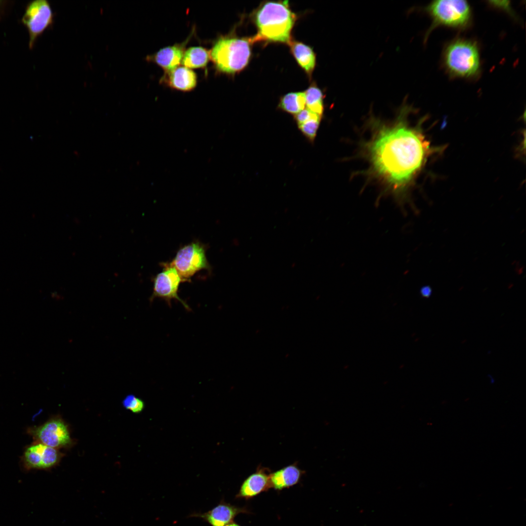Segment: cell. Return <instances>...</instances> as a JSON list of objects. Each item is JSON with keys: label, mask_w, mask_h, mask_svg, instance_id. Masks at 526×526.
<instances>
[{"label": "cell", "mask_w": 526, "mask_h": 526, "mask_svg": "<svg viewBox=\"0 0 526 526\" xmlns=\"http://www.w3.org/2000/svg\"><path fill=\"white\" fill-rule=\"evenodd\" d=\"M306 105L304 92H292L282 96L279 106L284 112L296 114L304 109Z\"/></svg>", "instance_id": "ac0fdd59"}, {"label": "cell", "mask_w": 526, "mask_h": 526, "mask_svg": "<svg viewBox=\"0 0 526 526\" xmlns=\"http://www.w3.org/2000/svg\"><path fill=\"white\" fill-rule=\"evenodd\" d=\"M270 473L265 468L258 469L243 482L236 498L248 499L272 488Z\"/></svg>", "instance_id": "7c38bea8"}, {"label": "cell", "mask_w": 526, "mask_h": 526, "mask_svg": "<svg viewBox=\"0 0 526 526\" xmlns=\"http://www.w3.org/2000/svg\"><path fill=\"white\" fill-rule=\"evenodd\" d=\"M317 117H321V116L306 108L296 114L295 120L299 125L310 119Z\"/></svg>", "instance_id": "7402d4cb"}, {"label": "cell", "mask_w": 526, "mask_h": 526, "mask_svg": "<svg viewBox=\"0 0 526 526\" xmlns=\"http://www.w3.org/2000/svg\"><path fill=\"white\" fill-rule=\"evenodd\" d=\"M123 406L133 413H139L144 408V403L141 399L134 395H127L123 401Z\"/></svg>", "instance_id": "44dd1931"}, {"label": "cell", "mask_w": 526, "mask_h": 526, "mask_svg": "<svg viewBox=\"0 0 526 526\" xmlns=\"http://www.w3.org/2000/svg\"><path fill=\"white\" fill-rule=\"evenodd\" d=\"M6 2H7L6 1L0 0V17L3 14V12H4L5 8L7 5Z\"/></svg>", "instance_id": "cb8c5ba5"}, {"label": "cell", "mask_w": 526, "mask_h": 526, "mask_svg": "<svg viewBox=\"0 0 526 526\" xmlns=\"http://www.w3.org/2000/svg\"><path fill=\"white\" fill-rule=\"evenodd\" d=\"M320 119L321 117L313 118L298 125L301 132L310 141L315 138Z\"/></svg>", "instance_id": "ffe728a7"}, {"label": "cell", "mask_w": 526, "mask_h": 526, "mask_svg": "<svg viewBox=\"0 0 526 526\" xmlns=\"http://www.w3.org/2000/svg\"><path fill=\"white\" fill-rule=\"evenodd\" d=\"M169 263L176 269L184 282L190 281L196 273L210 268L206 246L199 242H193L180 248Z\"/></svg>", "instance_id": "8992f818"}, {"label": "cell", "mask_w": 526, "mask_h": 526, "mask_svg": "<svg viewBox=\"0 0 526 526\" xmlns=\"http://www.w3.org/2000/svg\"><path fill=\"white\" fill-rule=\"evenodd\" d=\"M187 41V40L182 43L163 48L146 58L156 63L166 72L171 71L178 67L182 62Z\"/></svg>", "instance_id": "4fadbf2b"}, {"label": "cell", "mask_w": 526, "mask_h": 526, "mask_svg": "<svg viewBox=\"0 0 526 526\" xmlns=\"http://www.w3.org/2000/svg\"><path fill=\"white\" fill-rule=\"evenodd\" d=\"M258 41L288 43L296 20L288 1H266L261 4L253 14Z\"/></svg>", "instance_id": "7a4b0ae2"}, {"label": "cell", "mask_w": 526, "mask_h": 526, "mask_svg": "<svg viewBox=\"0 0 526 526\" xmlns=\"http://www.w3.org/2000/svg\"><path fill=\"white\" fill-rule=\"evenodd\" d=\"M162 81L168 86L182 91H190L197 83L196 74L185 66H178L175 69L166 72Z\"/></svg>", "instance_id": "5bb4252c"}, {"label": "cell", "mask_w": 526, "mask_h": 526, "mask_svg": "<svg viewBox=\"0 0 526 526\" xmlns=\"http://www.w3.org/2000/svg\"><path fill=\"white\" fill-rule=\"evenodd\" d=\"M225 526H241L239 524H237L235 522H232Z\"/></svg>", "instance_id": "d4e9b609"}, {"label": "cell", "mask_w": 526, "mask_h": 526, "mask_svg": "<svg viewBox=\"0 0 526 526\" xmlns=\"http://www.w3.org/2000/svg\"><path fill=\"white\" fill-rule=\"evenodd\" d=\"M288 44L298 64L310 76L316 63V55L312 48L296 40H291Z\"/></svg>", "instance_id": "2e32d148"}, {"label": "cell", "mask_w": 526, "mask_h": 526, "mask_svg": "<svg viewBox=\"0 0 526 526\" xmlns=\"http://www.w3.org/2000/svg\"><path fill=\"white\" fill-rule=\"evenodd\" d=\"M432 290L429 286H425L421 289V295L425 298L429 297L432 294Z\"/></svg>", "instance_id": "603a6c76"}, {"label": "cell", "mask_w": 526, "mask_h": 526, "mask_svg": "<svg viewBox=\"0 0 526 526\" xmlns=\"http://www.w3.org/2000/svg\"><path fill=\"white\" fill-rule=\"evenodd\" d=\"M443 63L452 77L472 79L481 71L480 57L477 43L470 39L456 38L445 47Z\"/></svg>", "instance_id": "277c9868"}, {"label": "cell", "mask_w": 526, "mask_h": 526, "mask_svg": "<svg viewBox=\"0 0 526 526\" xmlns=\"http://www.w3.org/2000/svg\"><path fill=\"white\" fill-rule=\"evenodd\" d=\"M162 270L153 279L152 294L150 298L152 301L155 298H159L166 301L169 306L172 300H177L188 310H190L188 305L184 302L178 294L180 284L184 282L176 269L169 263L161 264Z\"/></svg>", "instance_id": "ba28073f"}, {"label": "cell", "mask_w": 526, "mask_h": 526, "mask_svg": "<svg viewBox=\"0 0 526 526\" xmlns=\"http://www.w3.org/2000/svg\"><path fill=\"white\" fill-rule=\"evenodd\" d=\"M303 472L296 464H293L271 473L272 488L280 490L292 487L299 482Z\"/></svg>", "instance_id": "9a60e30c"}, {"label": "cell", "mask_w": 526, "mask_h": 526, "mask_svg": "<svg viewBox=\"0 0 526 526\" xmlns=\"http://www.w3.org/2000/svg\"><path fill=\"white\" fill-rule=\"evenodd\" d=\"M307 108L322 116L323 112V94L315 84L311 85L304 92Z\"/></svg>", "instance_id": "d6986e66"}, {"label": "cell", "mask_w": 526, "mask_h": 526, "mask_svg": "<svg viewBox=\"0 0 526 526\" xmlns=\"http://www.w3.org/2000/svg\"><path fill=\"white\" fill-rule=\"evenodd\" d=\"M246 507H239L225 502L222 499L211 509L204 513H193L189 517H198L203 519L210 526H225L233 522L235 517L240 513H249Z\"/></svg>", "instance_id": "8fae6325"}, {"label": "cell", "mask_w": 526, "mask_h": 526, "mask_svg": "<svg viewBox=\"0 0 526 526\" xmlns=\"http://www.w3.org/2000/svg\"><path fill=\"white\" fill-rule=\"evenodd\" d=\"M257 41L255 36L221 37L209 52L210 58L219 71L227 74L237 73L248 64L251 56V44Z\"/></svg>", "instance_id": "3957f363"}, {"label": "cell", "mask_w": 526, "mask_h": 526, "mask_svg": "<svg viewBox=\"0 0 526 526\" xmlns=\"http://www.w3.org/2000/svg\"><path fill=\"white\" fill-rule=\"evenodd\" d=\"M54 15L50 3L46 0H35L28 3L21 22L29 35L28 46L32 49L43 33L53 22Z\"/></svg>", "instance_id": "52a82bcc"}, {"label": "cell", "mask_w": 526, "mask_h": 526, "mask_svg": "<svg viewBox=\"0 0 526 526\" xmlns=\"http://www.w3.org/2000/svg\"><path fill=\"white\" fill-rule=\"evenodd\" d=\"M425 10L431 17L432 22L425 35V40L432 31L438 26L463 29L471 23V8L466 0H434L425 8Z\"/></svg>", "instance_id": "5b68a950"}, {"label": "cell", "mask_w": 526, "mask_h": 526, "mask_svg": "<svg viewBox=\"0 0 526 526\" xmlns=\"http://www.w3.org/2000/svg\"><path fill=\"white\" fill-rule=\"evenodd\" d=\"M429 152V143L422 134L402 123L383 129L370 147L375 170L395 189L408 184Z\"/></svg>", "instance_id": "6da1fadb"}, {"label": "cell", "mask_w": 526, "mask_h": 526, "mask_svg": "<svg viewBox=\"0 0 526 526\" xmlns=\"http://www.w3.org/2000/svg\"><path fill=\"white\" fill-rule=\"evenodd\" d=\"M61 457L57 449L35 442L25 450L22 461L27 470H46L57 464Z\"/></svg>", "instance_id": "30bf717a"}, {"label": "cell", "mask_w": 526, "mask_h": 526, "mask_svg": "<svg viewBox=\"0 0 526 526\" xmlns=\"http://www.w3.org/2000/svg\"><path fill=\"white\" fill-rule=\"evenodd\" d=\"M209 58V53L205 48L192 47L185 51L181 62L188 68H201L207 65Z\"/></svg>", "instance_id": "e0dca14e"}, {"label": "cell", "mask_w": 526, "mask_h": 526, "mask_svg": "<svg viewBox=\"0 0 526 526\" xmlns=\"http://www.w3.org/2000/svg\"><path fill=\"white\" fill-rule=\"evenodd\" d=\"M27 432L36 442L56 449L72 443L67 426L58 417L51 418L39 426L28 428Z\"/></svg>", "instance_id": "9c48e42d"}]
</instances>
